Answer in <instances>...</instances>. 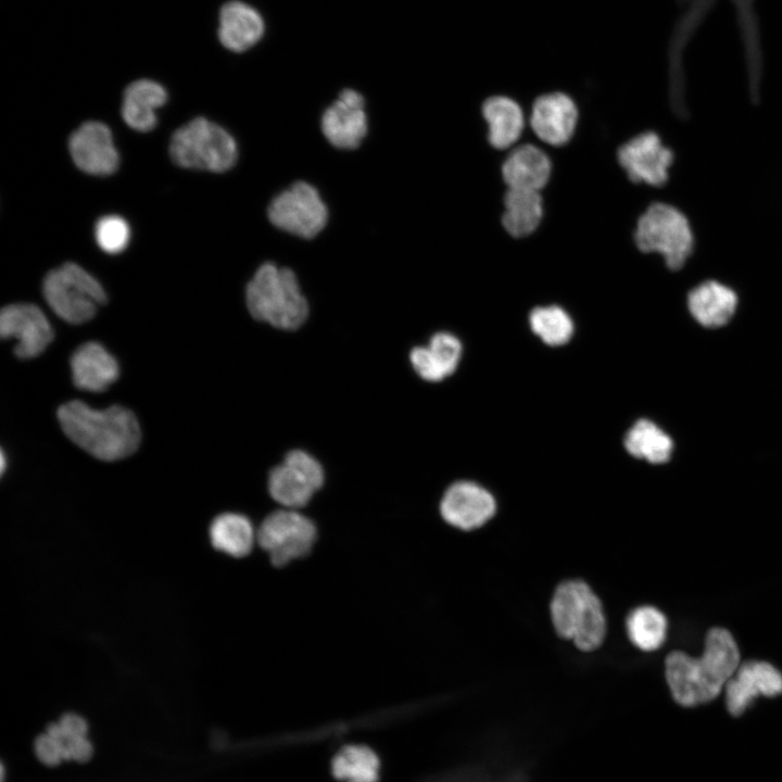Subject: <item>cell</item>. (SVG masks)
I'll use <instances>...</instances> for the list:
<instances>
[{
    "label": "cell",
    "instance_id": "1",
    "mask_svg": "<svg viewBox=\"0 0 782 782\" xmlns=\"http://www.w3.org/2000/svg\"><path fill=\"white\" fill-rule=\"evenodd\" d=\"M740 652L732 634L710 629L701 656L673 651L665 659V677L673 699L684 707L716 698L740 666Z\"/></svg>",
    "mask_w": 782,
    "mask_h": 782
},
{
    "label": "cell",
    "instance_id": "31",
    "mask_svg": "<svg viewBox=\"0 0 782 782\" xmlns=\"http://www.w3.org/2000/svg\"><path fill=\"white\" fill-rule=\"evenodd\" d=\"M529 324L545 344H566L573 335V321L568 313L557 305L538 306L529 315Z\"/></svg>",
    "mask_w": 782,
    "mask_h": 782
},
{
    "label": "cell",
    "instance_id": "32",
    "mask_svg": "<svg viewBox=\"0 0 782 782\" xmlns=\"http://www.w3.org/2000/svg\"><path fill=\"white\" fill-rule=\"evenodd\" d=\"M98 245L106 253H121L130 240L128 223L121 216L106 215L101 217L94 227Z\"/></svg>",
    "mask_w": 782,
    "mask_h": 782
},
{
    "label": "cell",
    "instance_id": "30",
    "mask_svg": "<svg viewBox=\"0 0 782 782\" xmlns=\"http://www.w3.org/2000/svg\"><path fill=\"white\" fill-rule=\"evenodd\" d=\"M529 772L521 766L490 765L477 761L459 766L432 782H529Z\"/></svg>",
    "mask_w": 782,
    "mask_h": 782
},
{
    "label": "cell",
    "instance_id": "24",
    "mask_svg": "<svg viewBox=\"0 0 782 782\" xmlns=\"http://www.w3.org/2000/svg\"><path fill=\"white\" fill-rule=\"evenodd\" d=\"M167 100L165 88L155 80L141 78L124 91L122 116L137 131H150L156 125V110Z\"/></svg>",
    "mask_w": 782,
    "mask_h": 782
},
{
    "label": "cell",
    "instance_id": "15",
    "mask_svg": "<svg viewBox=\"0 0 782 782\" xmlns=\"http://www.w3.org/2000/svg\"><path fill=\"white\" fill-rule=\"evenodd\" d=\"M68 148L75 165L87 174L111 175L119 165L111 130L103 123H84L71 135Z\"/></svg>",
    "mask_w": 782,
    "mask_h": 782
},
{
    "label": "cell",
    "instance_id": "21",
    "mask_svg": "<svg viewBox=\"0 0 782 782\" xmlns=\"http://www.w3.org/2000/svg\"><path fill=\"white\" fill-rule=\"evenodd\" d=\"M461 356V341L454 335L442 331L433 335L427 345L414 348L409 361L420 378L438 382L455 371Z\"/></svg>",
    "mask_w": 782,
    "mask_h": 782
},
{
    "label": "cell",
    "instance_id": "19",
    "mask_svg": "<svg viewBox=\"0 0 782 782\" xmlns=\"http://www.w3.org/2000/svg\"><path fill=\"white\" fill-rule=\"evenodd\" d=\"M265 29L262 15L250 4L231 0L224 3L218 14V40L232 52H244L256 45Z\"/></svg>",
    "mask_w": 782,
    "mask_h": 782
},
{
    "label": "cell",
    "instance_id": "22",
    "mask_svg": "<svg viewBox=\"0 0 782 782\" xmlns=\"http://www.w3.org/2000/svg\"><path fill=\"white\" fill-rule=\"evenodd\" d=\"M481 115L487 124V140L492 148L508 149L521 137L525 116L521 106L512 97H488L481 104Z\"/></svg>",
    "mask_w": 782,
    "mask_h": 782
},
{
    "label": "cell",
    "instance_id": "34",
    "mask_svg": "<svg viewBox=\"0 0 782 782\" xmlns=\"http://www.w3.org/2000/svg\"><path fill=\"white\" fill-rule=\"evenodd\" d=\"M5 469V457L3 451H1V472Z\"/></svg>",
    "mask_w": 782,
    "mask_h": 782
},
{
    "label": "cell",
    "instance_id": "16",
    "mask_svg": "<svg viewBox=\"0 0 782 782\" xmlns=\"http://www.w3.org/2000/svg\"><path fill=\"white\" fill-rule=\"evenodd\" d=\"M496 503L493 495L472 481H457L444 492L440 502V514L449 525L472 530L493 517Z\"/></svg>",
    "mask_w": 782,
    "mask_h": 782
},
{
    "label": "cell",
    "instance_id": "27",
    "mask_svg": "<svg viewBox=\"0 0 782 782\" xmlns=\"http://www.w3.org/2000/svg\"><path fill=\"white\" fill-rule=\"evenodd\" d=\"M623 444L630 455L651 464L668 462L673 449L671 438L652 420L644 418L628 430Z\"/></svg>",
    "mask_w": 782,
    "mask_h": 782
},
{
    "label": "cell",
    "instance_id": "4",
    "mask_svg": "<svg viewBox=\"0 0 782 782\" xmlns=\"http://www.w3.org/2000/svg\"><path fill=\"white\" fill-rule=\"evenodd\" d=\"M551 619L556 633L571 640L584 652L596 649L606 634L602 603L581 580L560 583L551 601Z\"/></svg>",
    "mask_w": 782,
    "mask_h": 782
},
{
    "label": "cell",
    "instance_id": "3",
    "mask_svg": "<svg viewBox=\"0 0 782 782\" xmlns=\"http://www.w3.org/2000/svg\"><path fill=\"white\" fill-rule=\"evenodd\" d=\"M245 302L255 319L283 330L299 328L308 315L295 274L273 263L257 268L247 286Z\"/></svg>",
    "mask_w": 782,
    "mask_h": 782
},
{
    "label": "cell",
    "instance_id": "2",
    "mask_svg": "<svg viewBox=\"0 0 782 782\" xmlns=\"http://www.w3.org/2000/svg\"><path fill=\"white\" fill-rule=\"evenodd\" d=\"M56 416L68 439L98 459L117 461L131 455L139 446L140 427L126 407L112 405L94 409L74 400L61 405Z\"/></svg>",
    "mask_w": 782,
    "mask_h": 782
},
{
    "label": "cell",
    "instance_id": "23",
    "mask_svg": "<svg viewBox=\"0 0 782 782\" xmlns=\"http://www.w3.org/2000/svg\"><path fill=\"white\" fill-rule=\"evenodd\" d=\"M737 306V295L729 287L707 280L688 294V307L694 319L706 328H719L728 324Z\"/></svg>",
    "mask_w": 782,
    "mask_h": 782
},
{
    "label": "cell",
    "instance_id": "33",
    "mask_svg": "<svg viewBox=\"0 0 782 782\" xmlns=\"http://www.w3.org/2000/svg\"><path fill=\"white\" fill-rule=\"evenodd\" d=\"M34 751L38 760L46 766L54 767L64 761L59 743L47 732L36 737Z\"/></svg>",
    "mask_w": 782,
    "mask_h": 782
},
{
    "label": "cell",
    "instance_id": "28",
    "mask_svg": "<svg viewBox=\"0 0 782 782\" xmlns=\"http://www.w3.org/2000/svg\"><path fill=\"white\" fill-rule=\"evenodd\" d=\"M331 771L343 782H378L380 761L376 753L365 745H348L332 758Z\"/></svg>",
    "mask_w": 782,
    "mask_h": 782
},
{
    "label": "cell",
    "instance_id": "25",
    "mask_svg": "<svg viewBox=\"0 0 782 782\" xmlns=\"http://www.w3.org/2000/svg\"><path fill=\"white\" fill-rule=\"evenodd\" d=\"M544 200L540 191L506 188L503 195L501 224L515 239L527 238L541 225Z\"/></svg>",
    "mask_w": 782,
    "mask_h": 782
},
{
    "label": "cell",
    "instance_id": "29",
    "mask_svg": "<svg viewBox=\"0 0 782 782\" xmlns=\"http://www.w3.org/2000/svg\"><path fill=\"white\" fill-rule=\"evenodd\" d=\"M667 627L666 616L653 606H640L633 609L626 621L630 641L645 652L655 651L663 645Z\"/></svg>",
    "mask_w": 782,
    "mask_h": 782
},
{
    "label": "cell",
    "instance_id": "12",
    "mask_svg": "<svg viewBox=\"0 0 782 782\" xmlns=\"http://www.w3.org/2000/svg\"><path fill=\"white\" fill-rule=\"evenodd\" d=\"M0 335L16 341L14 353L23 360L38 356L53 340L49 319L30 303L9 304L1 310Z\"/></svg>",
    "mask_w": 782,
    "mask_h": 782
},
{
    "label": "cell",
    "instance_id": "8",
    "mask_svg": "<svg viewBox=\"0 0 782 782\" xmlns=\"http://www.w3.org/2000/svg\"><path fill=\"white\" fill-rule=\"evenodd\" d=\"M317 529L311 518L297 509L281 508L269 513L256 530V542L272 565L282 567L303 558L313 548Z\"/></svg>",
    "mask_w": 782,
    "mask_h": 782
},
{
    "label": "cell",
    "instance_id": "10",
    "mask_svg": "<svg viewBox=\"0 0 782 782\" xmlns=\"http://www.w3.org/2000/svg\"><path fill=\"white\" fill-rule=\"evenodd\" d=\"M325 475L319 462L302 450L289 452L268 476V492L283 508L299 509L321 488Z\"/></svg>",
    "mask_w": 782,
    "mask_h": 782
},
{
    "label": "cell",
    "instance_id": "18",
    "mask_svg": "<svg viewBox=\"0 0 782 782\" xmlns=\"http://www.w3.org/2000/svg\"><path fill=\"white\" fill-rule=\"evenodd\" d=\"M552 161L541 148L525 143L513 149L501 165L507 188L541 191L552 176Z\"/></svg>",
    "mask_w": 782,
    "mask_h": 782
},
{
    "label": "cell",
    "instance_id": "14",
    "mask_svg": "<svg viewBox=\"0 0 782 782\" xmlns=\"http://www.w3.org/2000/svg\"><path fill=\"white\" fill-rule=\"evenodd\" d=\"M320 127L327 141L343 150L356 149L367 134L365 100L354 89H344L323 113Z\"/></svg>",
    "mask_w": 782,
    "mask_h": 782
},
{
    "label": "cell",
    "instance_id": "13",
    "mask_svg": "<svg viewBox=\"0 0 782 782\" xmlns=\"http://www.w3.org/2000/svg\"><path fill=\"white\" fill-rule=\"evenodd\" d=\"M578 121L576 102L562 91L540 94L531 105V129L541 141L552 147L567 144L575 135Z\"/></svg>",
    "mask_w": 782,
    "mask_h": 782
},
{
    "label": "cell",
    "instance_id": "11",
    "mask_svg": "<svg viewBox=\"0 0 782 782\" xmlns=\"http://www.w3.org/2000/svg\"><path fill=\"white\" fill-rule=\"evenodd\" d=\"M617 162L630 181L663 187L669 178L673 152L652 131L640 133L617 149Z\"/></svg>",
    "mask_w": 782,
    "mask_h": 782
},
{
    "label": "cell",
    "instance_id": "7",
    "mask_svg": "<svg viewBox=\"0 0 782 782\" xmlns=\"http://www.w3.org/2000/svg\"><path fill=\"white\" fill-rule=\"evenodd\" d=\"M42 292L54 314L74 325L90 320L106 301L101 283L75 263L50 270L45 277Z\"/></svg>",
    "mask_w": 782,
    "mask_h": 782
},
{
    "label": "cell",
    "instance_id": "6",
    "mask_svg": "<svg viewBox=\"0 0 782 782\" xmlns=\"http://www.w3.org/2000/svg\"><path fill=\"white\" fill-rule=\"evenodd\" d=\"M633 240L641 252L661 254L671 270L681 269L694 248L693 232L685 215L663 202L652 203L639 217Z\"/></svg>",
    "mask_w": 782,
    "mask_h": 782
},
{
    "label": "cell",
    "instance_id": "20",
    "mask_svg": "<svg viewBox=\"0 0 782 782\" xmlns=\"http://www.w3.org/2000/svg\"><path fill=\"white\" fill-rule=\"evenodd\" d=\"M74 384L85 391L102 392L118 377L119 367L115 357L94 341L79 345L71 357Z\"/></svg>",
    "mask_w": 782,
    "mask_h": 782
},
{
    "label": "cell",
    "instance_id": "17",
    "mask_svg": "<svg viewBox=\"0 0 782 782\" xmlns=\"http://www.w3.org/2000/svg\"><path fill=\"white\" fill-rule=\"evenodd\" d=\"M724 693L728 711L740 716L757 696L782 694V673L767 661L741 663L726 684Z\"/></svg>",
    "mask_w": 782,
    "mask_h": 782
},
{
    "label": "cell",
    "instance_id": "9",
    "mask_svg": "<svg viewBox=\"0 0 782 782\" xmlns=\"http://www.w3.org/2000/svg\"><path fill=\"white\" fill-rule=\"evenodd\" d=\"M267 216L278 229L312 239L325 228L328 210L314 186L297 181L270 201Z\"/></svg>",
    "mask_w": 782,
    "mask_h": 782
},
{
    "label": "cell",
    "instance_id": "5",
    "mask_svg": "<svg viewBox=\"0 0 782 782\" xmlns=\"http://www.w3.org/2000/svg\"><path fill=\"white\" fill-rule=\"evenodd\" d=\"M169 154L181 167L222 173L236 164L238 148L226 129L197 117L174 133Z\"/></svg>",
    "mask_w": 782,
    "mask_h": 782
},
{
    "label": "cell",
    "instance_id": "26",
    "mask_svg": "<svg viewBox=\"0 0 782 782\" xmlns=\"http://www.w3.org/2000/svg\"><path fill=\"white\" fill-rule=\"evenodd\" d=\"M210 540L214 548L232 557L247 556L256 541L250 519L239 513H223L210 525Z\"/></svg>",
    "mask_w": 782,
    "mask_h": 782
}]
</instances>
